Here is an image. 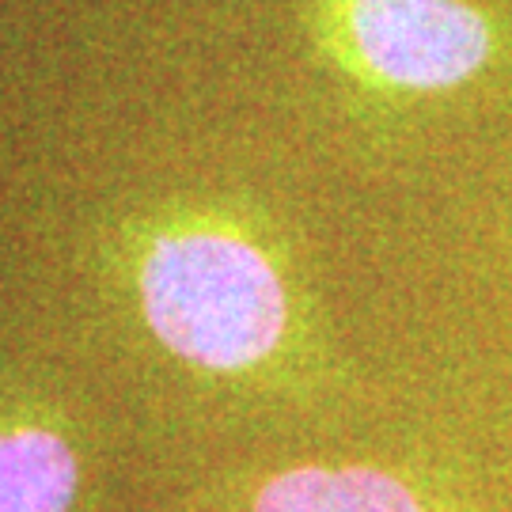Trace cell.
Instances as JSON below:
<instances>
[{
	"label": "cell",
	"instance_id": "cell-2",
	"mask_svg": "<svg viewBox=\"0 0 512 512\" xmlns=\"http://www.w3.org/2000/svg\"><path fill=\"white\" fill-rule=\"evenodd\" d=\"M334 61L387 95L456 92L501 54V23L475 0H315Z\"/></svg>",
	"mask_w": 512,
	"mask_h": 512
},
{
	"label": "cell",
	"instance_id": "cell-4",
	"mask_svg": "<svg viewBox=\"0 0 512 512\" xmlns=\"http://www.w3.org/2000/svg\"><path fill=\"white\" fill-rule=\"evenodd\" d=\"M76 456L50 429H12L0 437V512H69Z\"/></svg>",
	"mask_w": 512,
	"mask_h": 512
},
{
	"label": "cell",
	"instance_id": "cell-1",
	"mask_svg": "<svg viewBox=\"0 0 512 512\" xmlns=\"http://www.w3.org/2000/svg\"><path fill=\"white\" fill-rule=\"evenodd\" d=\"M141 308L175 357L243 372L274 357L289 330V293L274 258L228 228H175L141 258Z\"/></svg>",
	"mask_w": 512,
	"mask_h": 512
},
{
	"label": "cell",
	"instance_id": "cell-3",
	"mask_svg": "<svg viewBox=\"0 0 512 512\" xmlns=\"http://www.w3.org/2000/svg\"><path fill=\"white\" fill-rule=\"evenodd\" d=\"M251 512H429L418 490L376 467H293L266 478Z\"/></svg>",
	"mask_w": 512,
	"mask_h": 512
}]
</instances>
